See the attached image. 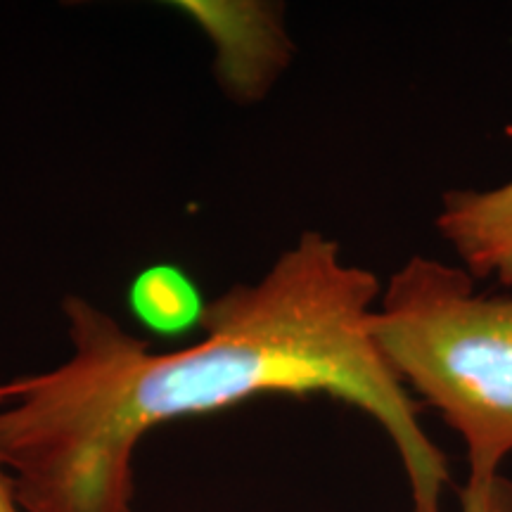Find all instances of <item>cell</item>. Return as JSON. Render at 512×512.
Wrapping results in <instances>:
<instances>
[{
  "label": "cell",
  "mask_w": 512,
  "mask_h": 512,
  "mask_svg": "<svg viewBox=\"0 0 512 512\" xmlns=\"http://www.w3.org/2000/svg\"><path fill=\"white\" fill-rule=\"evenodd\" d=\"M382 356L467 448L465 489H484L512 453V292H479L463 266L415 254L370 318Z\"/></svg>",
  "instance_id": "7a4b0ae2"
},
{
  "label": "cell",
  "mask_w": 512,
  "mask_h": 512,
  "mask_svg": "<svg viewBox=\"0 0 512 512\" xmlns=\"http://www.w3.org/2000/svg\"><path fill=\"white\" fill-rule=\"evenodd\" d=\"M171 8H178L209 36L219 86L240 105L264 100L290 67L294 43L287 34L283 5L256 0H178Z\"/></svg>",
  "instance_id": "3957f363"
},
{
  "label": "cell",
  "mask_w": 512,
  "mask_h": 512,
  "mask_svg": "<svg viewBox=\"0 0 512 512\" xmlns=\"http://www.w3.org/2000/svg\"><path fill=\"white\" fill-rule=\"evenodd\" d=\"M380 297L377 275L320 230H304L259 280L209 299L202 337L178 351L155 354L112 313L67 294L72 351L5 382L0 406V451L24 512H136L145 434L266 394H325L366 413L399 453L411 512H441L448 463L370 330Z\"/></svg>",
  "instance_id": "6da1fadb"
},
{
  "label": "cell",
  "mask_w": 512,
  "mask_h": 512,
  "mask_svg": "<svg viewBox=\"0 0 512 512\" xmlns=\"http://www.w3.org/2000/svg\"><path fill=\"white\" fill-rule=\"evenodd\" d=\"M126 306L140 328L178 339L200 332L209 302L195 278L176 264H152L131 280Z\"/></svg>",
  "instance_id": "5b68a950"
},
{
  "label": "cell",
  "mask_w": 512,
  "mask_h": 512,
  "mask_svg": "<svg viewBox=\"0 0 512 512\" xmlns=\"http://www.w3.org/2000/svg\"><path fill=\"white\" fill-rule=\"evenodd\" d=\"M434 228L475 280L512 292V181L491 190H448Z\"/></svg>",
  "instance_id": "277c9868"
},
{
  "label": "cell",
  "mask_w": 512,
  "mask_h": 512,
  "mask_svg": "<svg viewBox=\"0 0 512 512\" xmlns=\"http://www.w3.org/2000/svg\"><path fill=\"white\" fill-rule=\"evenodd\" d=\"M5 399H8V392H5V384H0V406H3ZM0 512H24L17 498L15 482H12L8 465H5L3 451H0Z\"/></svg>",
  "instance_id": "52a82bcc"
},
{
  "label": "cell",
  "mask_w": 512,
  "mask_h": 512,
  "mask_svg": "<svg viewBox=\"0 0 512 512\" xmlns=\"http://www.w3.org/2000/svg\"><path fill=\"white\" fill-rule=\"evenodd\" d=\"M463 512H512V482L498 475L484 489H460Z\"/></svg>",
  "instance_id": "8992f818"
}]
</instances>
